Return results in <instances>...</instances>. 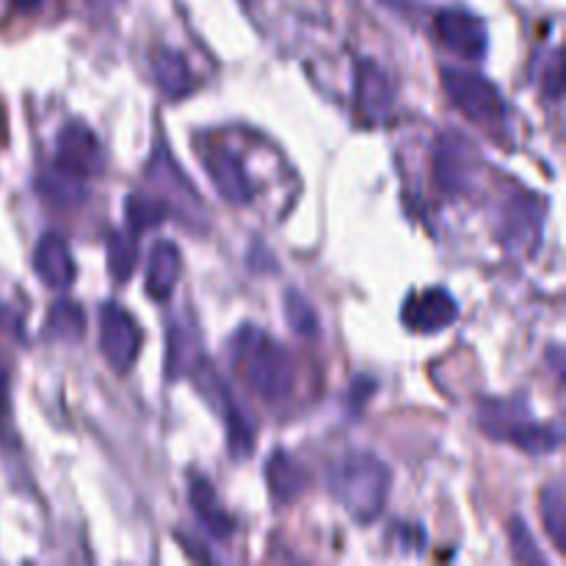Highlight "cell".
Returning a JSON list of instances; mask_svg holds the SVG:
<instances>
[{"label":"cell","mask_w":566,"mask_h":566,"mask_svg":"<svg viewBox=\"0 0 566 566\" xmlns=\"http://www.w3.org/2000/svg\"><path fill=\"white\" fill-rule=\"evenodd\" d=\"M232 359L263 401H285L296 387V359L265 332L243 326L232 340Z\"/></svg>","instance_id":"obj_1"},{"label":"cell","mask_w":566,"mask_h":566,"mask_svg":"<svg viewBox=\"0 0 566 566\" xmlns=\"http://www.w3.org/2000/svg\"><path fill=\"white\" fill-rule=\"evenodd\" d=\"M392 473L374 453H348L329 470V492L357 523H374L385 512Z\"/></svg>","instance_id":"obj_2"},{"label":"cell","mask_w":566,"mask_h":566,"mask_svg":"<svg viewBox=\"0 0 566 566\" xmlns=\"http://www.w3.org/2000/svg\"><path fill=\"white\" fill-rule=\"evenodd\" d=\"M481 426L490 437L512 446L523 448L525 453L545 457V453L558 451L562 446V429L553 423H536L525 415V409L517 403L495 401L481 409Z\"/></svg>","instance_id":"obj_3"},{"label":"cell","mask_w":566,"mask_h":566,"mask_svg":"<svg viewBox=\"0 0 566 566\" xmlns=\"http://www.w3.org/2000/svg\"><path fill=\"white\" fill-rule=\"evenodd\" d=\"M442 88H446L453 108L475 125H497L506 116V99H503L501 88L479 72L446 66L442 70Z\"/></svg>","instance_id":"obj_4"},{"label":"cell","mask_w":566,"mask_h":566,"mask_svg":"<svg viewBox=\"0 0 566 566\" xmlns=\"http://www.w3.org/2000/svg\"><path fill=\"white\" fill-rule=\"evenodd\" d=\"M142 329L136 318L116 302L99 307V352L116 374H127L142 352Z\"/></svg>","instance_id":"obj_5"},{"label":"cell","mask_w":566,"mask_h":566,"mask_svg":"<svg viewBox=\"0 0 566 566\" xmlns=\"http://www.w3.org/2000/svg\"><path fill=\"white\" fill-rule=\"evenodd\" d=\"M199 390L208 396L210 407L216 409V412L221 415V420H224L227 426V442H230V451L235 459H247L249 453L254 451V423L247 418V412L241 409V403L232 398L230 387H227V381L221 379L219 374H210V370H205L202 376H199Z\"/></svg>","instance_id":"obj_6"},{"label":"cell","mask_w":566,"mask_h":566,"mask_svg":"<svg viewBox=\"0 0 566 566\" xmlns=\"http://www.w3.org/2000/svg\"><path fill=\"white\" fill-rule=\"evenodd\" d=\"M545 227V205L534 193H517L503 210L501 241L512 254H534Z\"/></svg>","instance_id":"obj_7"},{"label":"cell","mask_w":566,"mask_h":566,"mask_svg":"<svg viewBox=\"0 0 566 566\" xmlns=\"http://www.w3.org/2000/svg\"><path fill=\"white\" fill-rule=\"evenodd\" d=\"M434 180L446 193H464L475 180L479 158L468 138L457 133H442L434 144Z\"/></svg>","instance_id":"obj_8"},{"label":"cell","mask_w":566,"mask_h":566,"mask_svg":"<svg viewBox=\"0 0 566 566\" xmlns=\"http://www.w3.org/2000/svg\"><path fill=\"white\" fill-rule=\"evenodd\" d=\"M434 31L437 39L446 44L451 53H457L459 59L479 61L486 55L490 48V31H486V22L479 14L464 9H440V14L434 17Z\"/></svg>","instance_id":"obj_9"},{"label":"cell","mask_w":566,"mask_h":566,"mask_svg":"<svg viewBox=\"0 0 566 566\" xmlns=\"http://www.w3.org/2000/svg\"><path fill=\"white\" fill-rule=\"evenodd\" d=\"M55 144H59L55 147V166L59 169L70 171V175L81 177V180H88V177H97L105 171L103 144L83 122L64 125Z\"/></svg>","instance_id":"obj_10"},{"label":"cell","mask_w":566,"mask_h":566,"mask_svg":"<svg viewBox=\"0 0 566 566\" xmlns=\"http://www.w3.org/2000/svg\"><path fill=\"white\" fill-rule=\"evenodd\" d=\"M459 318V304L446 287H429L423 293H412L401 307V321L409 332L434 335L448 329Z\"/></svg>","instance_id":"obj_11"},{"label":"cell","mask_w":566,"mask_h":566,"mask_svg":"<svg viewBox=\"0 0 566 566\" xmlns=\"http://www.w3.org/2000/svg\"><path fill=\"white\" fill-rule=\"evenodd\" d=\"M205 171L216 186L219 197L235 208H247L254 199V182L243 169V160L227 147H210L205 153Z\"/></svg>","instance_id":"obj_12"},{"label":"cell","mask_w":566,"mask_h":566,"mask_svg":"<svg viewBox=\"0 0 566 566\" xmlns=\"http://www.w3.org/2000/svg\"><path fill=\"white\" fill-rule=\"evenodd\" d=\"M354 94H357V108L365 122H385L392 114L396 105V88H392L390 75L385 66L376 61L363 59L357 64V75H354Z\"/></svg>","instance_id":"obj_13"},{"label":"cell","mask_w":566,"mask_h":566,"mask_svg":"<svg viewBox=\"0 0 566 566\" xmlns=\"http://www.w3.org/2000/svg\"><path fill=\"white\" fill-rule=\"evenodd\" d=\"M33 271L50 291H66L75 282L77 265L72 260V249L59 232H44L33 249Z\"/></svg>","instance_id":"obj_14"},{"label":"cell","mask_w":566,"mask_h":566,"mask_svg":"<svg viewBox=\"0 0 566 566\" xmlns=\"http://www.w3.org/2000/svg\"><path fill=\"white\" fill-rule=\"evenodd\" d=\"M188 503H191L199 525H202L213 539H230V536L235 534V517L221 506L216 490L202 479V475H191V481H188Z\"/></svg>","instance_id":"obj_15"},{"label":"cell","mask_w":566,"mask_h":566,"mask_svg":"<svg viewBox=\"0 0 566 566\" xmlns=\"http://www.w3.org/2000/svg\"><path fill=\"white\" fill-rule=\"evenodd\" d=\"M265 484H269L271 497L287 506L307 492L310 473L287 451H274L265 462Z\"/></svg>","instance_id":"obj_16"},{"label":"cell","mask_w":566,"mask_h":566,"mask_svg":"<svg viewBox=\"0 0 566 566\" xmlns=\"http://www.w3.org/2000/svg\"><path fill=\"white\" fill-rule=\"evenodd\" d=\"M180 249L171 241L155 243L153 252L147 258V280H144V287H147L149 296L155 302H166L175 293L177 280H180Z\"/></svg>","instance_id":"obj_17"},{"label":"cell","mask_w":566,"mask_h":566,"mask_svg":"<svg viewBox=\"0 0 566 566\" xmlns=\"http://www.w3.org/2000/svg\"><path fill=\"white\" fill-rule=\"evenodd\" d=\"M166 376L169 379H182L202 368V352H199V340L193 329L182 324H171L169 335H166Z\"/></svg>","instance_id":"obj_18"},{"label":"cell","mask_w":566,"mask_h":566,"mask_svg":"<svg viewBox=\"0 0 566 566\" xmlns=\"http://www.w3.org/2000/svg\"><path fill=\"white\" fill-rule=\"evenodd\" d=\"M153 77L158 83L160 92L169 99L186 97L193 88L191 66H188L186 55L177 50H158L153 59Z\"/></svg>","instance_id":"obj_19"},{"label":"cell","mask_w":566,"mask_h":566,"mask_svg":"<svg viewBox=\"0 0 566 566\" xmlns=\"http://www.w3.org/2000/svg\"><path fill=\"white\" fill-rule=\"evenodd\" d=\"M147 171H149V180H153L155 186L164 188V191H169L171 197L182 205L186 213L191 210V205L193 208H199L197 191H193L191 182L180 175V169H177V164L171 160V155H166V149H155Z\"/></svg>","instance_id":"obj_20"},{"label":"cell","mask_w":566,"mask_h":566,"mask_svg":"<svg viewBox=\"0 0 566 566\" xmlns=\"http://www.w3.org/2000/svg\"><path fill=\"white\" fill-rule=\"evenodd\" d=\"M39 193L53 208H77L86 199V180L53 166V169L39 177Z\"/></svg>","instance_id":"obj_21"},{"label":"cell","mask_w":566,"mask_h":566,"mask_svg":"<svg viewBox=\"0 0 566 566\" xmlns=\"http://www.w3.org/2000/svg\"><path fill=\"white\" fill-rule=\"evenodd\" d=\"M48 335L64 343L81 340L86 335V313L70 298H61L48 313Z\"/></svg>","instance_id":"obj_22"},{"label":"cell","mask_w":566,"mask_h":566,"mask_svg":"<svg viewBox=\"0 0 566 566\" xmlns=\"http://www.w3.org/2000/svg\"><path fill=\"white\" fill-rule=\"evenodd\" d=\"M105 252H108V271L116 282L130 280L133 269H136L138 260V247H136V232L130 230H114L105 241Z\"/></svg>","instance_id":"obj_23"},{"label":"cell","mask_w":566,"mask_h":566,"mask_svg":"<svg viewBox=\"0 0 566 566\" xmlns=\"http://www.w3.org/2000/svg\"><path fill=\"white\" fill-rule=\"evenodd\" d=\"M127 224H130V232L153 230V227L164 224L169 219V205L158 197H149V193H130L125 202Z\"/></svg>","instance_id":"obj_24"},{"label":"cell","mask_w":566,"mask_h":566,"mask_svg":"<svg viewBox=\"0 0 566 566\" xmlns=\"http://www.w3.org/2000/svg\"><path fill=\"white\" fill-rule=\"evenodd\" d=\"M542 520H545V528L551 534L553 545L558 551L566 547V495L564 484L556 481L553 486H547L545 495H542Z\"/></svg>","instance_id":"obj_25"},{"label":"cell","mask_w":566,"mask_h":566,"mask_svg":"<svg viewBox=\"0 0 566 566\" xmlns=\"http://www.w3.org/2000/svg\"><path fill=\"white\" fill-rule=\"evenodd\" d=\"M285 318L298 337H318L321 332L318 313H315L313 304H310L302 293L296 291L285 293Z\"/></svg>","instance_id":"obj_26"},{"label":"cell","mask_w":566,"mask_h":566,"mask_svg":"<svg viewBox=\"0 0 566 566\" xmlns=\"http://www.w3.org/2000/svg\"><path fill=\"white\" fill-rule=\"evenodd\" d=\"M512 547H514V558L523 564H547V558L542 556L536 542L531 539V531L523 520H514L512 525Z\"/></svg>","instance_id":"obj_27"},{"label":"cell","mask_w":566,"mask_h":566,"mask_svg":"<svg viewBox=\"0 0 566 566\" xmlns=\"http://www.w3.org/2000/svg\"><path fill=\"white\" fill-rule=\"evenodd\" d=\"M376 396V381L368 379V376H359L354 379L352 390H348V409L354 415H359V409H365V403Z\"/></svg>","instance_id":"obj_28"},{"label":"cell","mask_w":566,"mask_h":566,"mask_svg":"<svg viewBox=\"0 0 566 566\" xmlns=\"http://www.w3.org/2000/svg\"><path fill=\"white\" fill-rule=\"evenodd\" d=\"M545 94L553 99L562 97V55H558V50H553L551 55V75L545 77Z\"/></svg>","instance_id":"obj_29"},{"label":"cell","mask_w":566,"mask_h":566,"mask_svg":"<svg viewBox=\"0 0 566 566\" xmlns=\"http://www.w3.org/2000/svg\"><path fill=\"white\" fill-rule=\"evenodd\" d=\"M11 6H14L17 11H33L42 6V0H11Z\"/></svg>","instance_id":"obj_30"},{"label":"cell","mask_w":566,"mask_h":566,"mask_svg":"<svg viewBox=\"0 0 566 566\" xmlns=\"http://www.w3.org/2000/svg\"><path fill=\"white\" fill-rule=\"evenodd\" d=\"M88 3H94V6H111V3H116V0H88Z\"/></svg>","instance_id":"obj_31"}]
</instances>
